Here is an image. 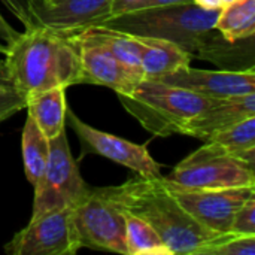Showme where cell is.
Wrapping results in <instances>:
<instances>
[{"instance_id":"6da1fadb","label":"cell","mask_w":255,"mask_h":255,"mask_svg":"<svg viewBox=\"0 0 255 255\" xmlns=\"http://www.w3.org/2000/svg\"><path fill=\"white\" fill-rule=\"evenodd\" d=\"M6 79L24 97L79 84L81 60L72 34L33 24L6 45L0 63Z\"/></svg>"},{"instance_id":"7a4b0ae2","label":"cell","mask_w":255,"mask_h":255,"mask_svg":"<svg viewBox=\"0 0 255 255\" xmlns=\"http://www.w3.org/2000/svg\"><path fill=\"white\" fill-rule=\"evenodd\" d=\"M106 191L126 212L146 221L173 255H193L218 236L188 215L170 193L164 176H137L118 187H106Z\"/></svg>"},{"instance_id":"3957f363","label":"cell","mask_w":255,"mask_h":255,"mask_svg":"<svg viewBox=\"0 0 255 255\" xmlns=\"http://www.w3.org/2000/svg\"><path fill=\"white\" fill-rule=\"evenodd\" d=\"M123 108L154 136L181 134L184 126L218 100L155 79H142L130 94H117Z\"/></svg>"},{"instance_id":"277c9868","label":"cell","mask_w":255,"mask_h":255,"mask_svg":"<svg viewBox=\"0 0 255 255\" xmlns=\"http://www.w3.org/2000/svg\"><path fill=\"white\" fill-rule=\"evenodd\" d=\"M218 12L202 9L193 3L170 4L121 13L103 25L137 36L167 39L193 57L202 37L215 27Z\"/></svg>"},{"instance_id":"5b68a950","label":"cell","mask_w":255,"mask_h":255,"mask_svg":"<svg viewBox=\"0 0 255 255\" xmlns=\"http://www.w3.org/2000/svg\"><path fill=\"white\" fill-rule=\"evenodd\" d=\"M254 172L217 143L205 142L202 148L176 164L164 179L182 188L220 190L255 187Z\"/></svg>"},{"instance_id":"8992f818","label":"cell","mask_w":255,"mask_h":255,"mask_svg":"<svg viewBox=\"0 0 255 255\" xmlns=\"http://www.w3.org/2000/svg\"><path fill=\"white\" fill-rule=\"evenodd\" d=\"M73 220L82 248L128 255L126 212L108 194L106 187L88 188L73 206Z\"/></svg>"},{"instance_id":"52a82bcc","label":"cell","mask_w":255,"mask_h":255,"mask_svg":"<svg viewBox=\"0 0 255 255\" xmlns=\"http://www.w3.org/2000/svg\"><path fill=\"white\" fill-rule=\"evenodd\" d=\"M88 188L72 157L64 130L49 140L48 161L43 175L34 185L31 217L73 208L85 196Z\"/></svg>"},{"instance_id":"ba28073f","label":"cell","mask_w":255,"mask_h":255,"mask_svg":"<svg viewBox=\"0 0 255 255\" xmlns=\"http://www.w3.org/2000/svg\"><path fill=\"white\" fill-rule=\"evenodd\" d=\"M73 208L31 217L4 245L7 255H73L81 250Z\"/></svg>"},{"instance_id":"9c48e42d","label":"cell","mask_w":255,"mask_h":255,"mask_svg":"<svg viewBox=\"0 0 255 255\" xmlns=\"http://www.w3.org/2000/svg\"><path fill=\"white\" fill-rule=\"evenodd\" d=\"M166 184L188 215H191L205 229L217 235L230 232L236 211L255 194V187L193 190L178 187L169 181H166Z\"/></svg>"},{"instance_id":"30bf717a","label":"cell","mask_w":255,"mask_h":255,"mask_svg":"<svg viewBox=\"0 0 255 255\" xmlns=\"http://www.w3.org/2000/svg\"><path fill=\"white\" fill-rule=\"evenodd\" d=\"M66 121L81 140L84 154H97L114 163L128 167L140 178L155 179L161 178V166L152 158L143 145L133 143L127 139L102 131L84 123L75 112L67 109Z\"/></svg>"},{"instance_id":"8fae6325","label":"cell","mask_w":255,"mask_h":255,"mask_svg":"<svg viewBox=\"0 0 255 255\" xmlns=\"http://www.w3.org/2000/svg\"><path fill=\"white\" fill-rule=\"evenodd\" d=\"M114 16V0H34L33 24L64 34H76Z\"/></svg>"},{"instance_id":"7c38bea8","label":"cell","mask_w":255,"mask_h":255,"mask_svg":"<svg viewBox=\"0 0 255 255\" xmlns=\"http://www.w3.org/2000/svg\"><path fill=\"white\" fill-rule=\"evenodd\" d=\"M72 37L78 45L81 60L79 84L102 85L114 90L117 94H130L137 82L142 81L84 30L72 34Z\"/></svg>"},{"instance_id":"4fadbf2b","label":"cell","mask_w":255,"mask_h":255,"mask_svg":"<svg viewBox=\"0 0 255 255\" xmlns=\"http://www.w3.org/2000/svg\"><path fill=\"white\" fill-rule=\"evenodd\" d=\"M155 81L181 87L205 97L223 100L255 93V69L250 70H203L181 67Z\"/></svg>"},{"instance_id":"5bb4252c","label":"cell","mask_w":255,"mask_h":255,"mask_svg":"<svg viewBox=\"0 0 255 255\" xmlns=\"http://www.w3.org/2000/svg\"><path fill=\"white\" fill-rule=\"evenodd\" d=\"M250 117H255V93L218 100L215 105L190 120L184 126L181 134L206 142L218 131Z\"/></svg>"},{"instance_id":"9a60e30c","label":"cell","mask_w":255,"mask_h":255,"mask_svg":"<svg viewBox=\"0 0 255 255\" xmlns=\"http://www.w3.org/2000/svg\"><path fill=\"white\" fill-rule=\"evenodd\" d=\"M193 57L209 60L226 70L254 69V36L229 40L214 27L202 37Z\"/></svg>"},{"instance_id":"2e32d148","label":"cell","mask_w":255,"mask_h":255,"mask_svg":"<svg viewBox=\"0 0 255 255\" xmlns=\"http://www.w3.org/2000/svg\"><path fill=\"white\" fill-rule=\"evenodd\" d=\"M143 79H158L181 67L190 66L191 55L179 45L160 37L137 36Z\"/></svg>"},{"instance_id":"e0dca14e","label":"cell","mask_w":255,"mask_h":255,"mask_svg":"<svg viewBox=\"0 0 255 255\" xmlns=\"http://www.w3.org/2000/svg\"><path fill=\"white\" fill-rule=\"evenodd\" d=\"M27 115L34 121L48 140L57 137L66 127V88L55 87L25 97Z\"/></svg>"},{"instance_id":"ac0fdd59","label":"cell","mask_w":255,"mask_h":255,"mask_svg":"<svg viewBox=\"0 0 255 255\" xmlns=\"http://www.w3.org/2000/svg\"><path fill=\"white\" fill-rule=\"evenodd\" d=\"M94 40L102 43L120 63L143 79L140 67V45L134 34L108 25H93L84 30Z\"/></svg>"},{"instance_id":"d6986e66","label":"cell","mask_w":255,"mask_h":255,"mask_svg":"<svg viewBox=\"0 0 255 255\" xmlns=\"http://www.w3.org/2000/svg\"><path fill=\"white\" fill-rule=\"evenodd\" d=\"M215 28L229 40L248 39L255 34V0H235L218 12Z\"/></svg>"},{"instance_id":"ffe728a7","label":"cell","mask_w":255,"mask_h":255,"mask_svg":"<svg viewBox=\"0 0 255 255\" xmlns=\"http://www.w3.org/2000/svg\"><path fill=\"white\" fill-rule=\"evenodd\" d=\"M22 161L24 173L27 181L34 187L40 176L43 175L48 155H49V140L34 124V121L27 115L25 124L22 128Z\"/></svg>"},{"instance_id":"44dd1931","label":"cell","mask_w":255,"mask_h":255,"mask_svg":"<svg viewBox=\"0 0 255 255\" xmlns=\"http://www.w3.org/2000/svg\"><path fill=\"white\" fill-rule=\"evenodd\" d=\"M126 245L128 255H173L146 221L128 212H126Z\"/></svg>"},{"instance_id":"7402d4cb","label":"cell","mask_w":255,"mask_h":255,"mask_svg":"<svg viewBox=\"0 0 255 255\" xmlns=\"http://www.w3.org/2000/svg\"><path fill=\"white\" fill-rule=\"evenodd\" d=\"M206 142L217 143L235 158L245 149L255 146V117L245 118L226 130L218 131Z\"/></svg>"},{"instance_id":"603a6c76","label":"cell","mask_w":255,"mask_h":255,"mask_svg":"<svg viewBox=\"0 0 255 255\" xmlns=\"http://www.w3.org/2000/svg\"><path fill=\"white\" fill-rule=\"evenodd\" d=\"M193 255H255V236L218 235Z\"/></svg>"},{"instance_id":"cb8c5ba5","label":"cell","mask_w":255,"mask_h":255,"mask_svg":"<svg viewBox=\"0 0 255 255\" xmlns=\"http://www.w3.org/2000/svg\"><path fill=\"white\" fill-rule=\"evenodd\" d=\"M22 109H25V97L10 85L3 73L0 76V124Z\"/></svg>"},{"instance_id":"d4e9b609","label":"cell","mask_w":255,"mask_h":255,"mask_svg":"<svg viewBox=\"0 0 255 255\" xmlns=\"http://www.w3.org/2000/svg\"><path fill=\"white\" fill-rule=\"evenodd\" d=\"M229 233L238 236H255V194L236 211Z\"/></svg>"},{"instance_id":"484cf974","label":"cell","mask_w":255,"mask_h":255,"mask_svg":"<svg viewBox=\"0 0 255 255\" xmlns=\"http://www.w3.org/2000/svg\"><path fill=\"white\" fill-rule=\"evenodd\" d=\"M191 0H114V16L127 12H136L151 7H161L170 4H188ZM112 16V18H114Z\"/></svg>"},{"instance_id":"4316f807","label":"cell","mask_w":255,"mask_h":255,"mask_svg":"<svg viewBox=\"0 0 255 255\" xmlns=\"http://www.w3.org/2000/svg\"><path fill=\"white\" fill-rule=\"evenodd\" d=\"M4 7L25 27L33 25L31 19V6L34 0H0Z\"/></svg>"},{"instance_id":"83f0119b","label":"cell","mask_w":255,"mask_h":255,"mask_svg":"<svg viewBox=\"0 0 255 255\" xmlns=\"http://www.w3.org/2000/svg\"><path fill=\"white\" fill-rule=\"evenodd\" d=\"M18 33H19V31H16V30L6 21V18L0 13V37H1V40H4L6 45H9V43L18 36Z\"/></svg>"},{"instance_id":"f1b7e54d","label":"cell","mask_w":255,"mask_h":255,"mask_svg":"<svg viewBox=\"0 0 255 255\" xmlns=\"http://www.w3.org/2000/svg\"><path fill=\"white\" fill-rule=\"evenodd\" d=\"M193 4L206 9V10H220L223 7L221 0H191Z\"/></svg>"},{"instance_id":"f546056e","label":"cell","mask_w":255,"mask_h":255,"mask_svg":"<svg viewBox=\"0 0 255 255\" xmlns=\"http://www.w3.org/2000/svg\"><path fill=\"white\" fill-rule=\"evenodd\" d=\"M6 52V43H0V54H4Z\"/></svg>"},{"instance_id":"4dcf8cb0","label":"cell","mask_w":255,"mask_h":255,"mask_svg":"<svg viewBox=\"0 0 255 255\" xmlns=\"http://www.w3.org/2000/svg\"><path fill=\"white\" fill-rule=\"evenodd\" d=\"M232 1H235V0H221V4L226 6V4H229V3H232Z\"/></svg>"},{"instance_id":"1f68e13d","label":"cell","mask_w":255,"mask_h":255,"mask_svg":"<svg viewBox=\"0 0 255 255\" xmlns=\"http://www.w3.org/2000/svg\"><path fill=\"white\" fill-rule=\"evenodd\" d=\"M0 76H3V69H1V64H0Z\"/></svg>"}]
</instances>
